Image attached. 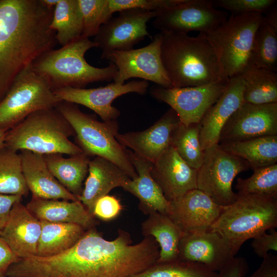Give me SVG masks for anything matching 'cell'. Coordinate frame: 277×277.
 I'll return each instance as SVG.
<instances>
[{
    "label": "cell",
    "mask_w": 277,
    "mask_h": 277,
    "mask_svg": "<svg viewBox=\"0 0 277 277\" xmlns=\"http://www.w3.org/2000/svg\"><path fill=\"white\" fill-rule=\"evenodd\" d=\"M159 253L152 237L132 244L124 230L107 240L93 228L68 250L44 258L43 271L45 277H130L155 264Z\"/></svg>",
    "instance_id": "obj_1"
},
{
    "label": "cell",
    "mask_w": 277,
    "mask_h": 277,
    "mask_svg": "<svg viewBox=\"0 0 277 277\" xmlns=\"http://www.w3.org/2000/svg\"><path fill=\"white\" fill-rule=\"evenodd\" d=\"M39 0H0V101L16 76L57 43Z\"/></svg>",
    "instance_id": "obj_2"
},
{
    "label": "cell",
    "mask_w": 277,
    "mask_h": 277,
    "mask_svg": "<svg viewBox=\"0 0 277 277\" xmlns=\"http://www.w3.org/2000/svg\"><path fill=\"white\" fill-rule=\"evenodd\" d=\"M161 33L162 60L172 87L229 81L205 34L199 33L192 37L185 33Z\"/></svg>",
    "instance_id": "obj_3"
},
{
    "label": "cell",
    "mask_w": 277,
    "mask_h": 277,
    "mask_svg": "<svg viewBox=\"0 0 277 277\" xmlns=\"http://www.w3.org/2000/svg\"><path fill=\"white\" fill-rule=\"evenodd\" d=\"M97 45L88 38L81 37L58 49L42 54L31 64L45 77L53 90L67 87L83 88L89 83L110 81L117 72L112 63L103 68L90 65L85 55Z\"/></svg>",
    "instance_id": "obj_4"
},
{
    "label": "cell",
    "mask_w": 277,
    "mask_h": 277,
    "mask_svg": "<svg viewBox=\"0 0 277 277\" xmlns=\"http://www.w3.org/2000/svg\"><path fill=\"white\" fill-rule=\"evenodd\" d=\"M74 131L55 108L31 113L6 132L5 145L16 151L28 150L42 155L83 153L69 137Z\"/></svg>",
    "instance_id": "obj_5"
},
{
    "label": "cell",
    "mask_w": 277,
    "mask_h": 277,
    "mask_svg": "<svg viewBox=\"0 0 277 277\" xmlns=\"http://www.w3.org/2000/svg\"><path fill=\"white\" fill-rule=\"evenodd\" d=\"M238 195L210 229L227 241L235 255L245 242L277 227V197Z\"/></svg>",
    "instance_id": "obj_6"
},
{
    "label": "cell",
    "mask_w": 277,
    "mask_h": 277,
    "mask_svg": "<svg viewBox=\"0 0 277 277\" xmlns=\"http://www.w3.org/2000/svg\"><path fill=\"white\" fill-rule=\"evenodd\" d=\"M72 127L76 145L88 156L107 159L121 168L132 180L137 177L128 149L116 138L117 121L100 122L82 111L77 105L61 101L55 107Z\"/></svg>",
    "instance_id": "obj_7"
},
{
    "label": "cell",
    "mask_w": 277,
    "mask_h": 277,
    "mask_svg": "<svg viewBox=\"0 0 277 277\" xmlns=\"http://www.w3.org/2000/svg\"><path fill=\"white\" fill-rule=\"evenodd\" d=\"M263 19L261 12L232 14L220 27L205 34L228 79L241 74L249 66L254 36Z\"/></svg>",
    "instance_id": "obj_8"
},
{
    "label": "cell",
    "mask_w": 277,
    "mask_h": 277,
    "mask_svg": "<svg viewBox=\"0 0 277 277\" xmlns=\"http://www.w3.org/2000/svg\"><path fill=\"white\" fill-rule=\"evenodd\" d=\"M60 102L48 80L30 65L0 101V130L7 131L31 113L55 108Z\"/></svg>",
    "instance_id": "obj_9"
},
{
    "label": "cell",
    "mask_w": 277,
    "mask_h": 277,
    "mask_svg": "<svg viewBox=\"0 0 277 277\" xmlns=\"http://www.w3.org/2000/svg\"><path fill=\"white\" fill-rule=\"evenodd\" d=\"M245 160L223 150L219 144L204 150L202 164L197 170V188L219 205L234 203L238 194L232 188L236 176L249 169Z\"/></svg>",
    "instance_id": "obj_10"
},
{
    "label": "cell",
    "mask_w": 277,
    "mask_h": 277,
    "mask_svg": "<svg viewBox=\"0 0 277 277\" xmlns=\"http://www.w3.org/2000/svg\"><path fill=\"white\" fill-rule=\"evenodd\" d=\"M162 33L160 32L155 34L152 41L146 46L112 51L102 57V59L109 61L117 68L114 82L123 84L130 78H140L163 87H172L162 60Z\"/></svg>",
    "instance_id": "obj_11"
},
{
    "label": "cell",
    "mask_w": 277,
    "mask_h": 277,
    "mask_svg": "<svg viewBox=\"0 0 277 277\" xmlns=\"http://www.w3.org/2000/svg\"><path fill=\"white\" fill-rule=\"evenodd\" d=\"M227 18L228 13L214 8L211 0H185L159 11L152 25L163 33L188 34L197 31L206 34L220 27Z\"/></svg>",
    "instance_id": "obj_12"
},
{
    "label": "cell",
    "mask_w": 277,
    "mask_h": 277,
    "mask_svg": "<svg viewBox=\"0 0 277 277\" xmlns=\"http://www.w3.org/2000/svg\"><path fill=\"white\" fill-rule=\"evenodd\" d=\"M227 82L182 88L152 86L150 95L169 105L177 114L181 123L188 126L200 123L204 115L225 90Z\"/></svg>",
    "instance_id": "obj_13"
},
{
    "label": "cell",
    "mask_w": 277,
    "mask_h": 277,
    "mask_svg": "<svg viewBox=\"0 0 277 277\" xmlns=\"http://www.w3.org/2000/svg\"><path fill=\"white\" fill-rule=\"evenodd\" d=\"M158 11L124 10L102 25L93 41L102 51L101 58L110 52L131 50L146 36L151 37L147 24Z\"/></svg>",
    "instance_id": "obj_14"
},
{
    "label": "cell",
    "mask_w": 277,
    "mask_h": 277,
    "mask_svg": "<svg viewBox=\"0 0 277 277\" xmlns=\"http://www.w3.org/2000/svg\"><path fill=\"white\" fill-rule=\"evenodd\" d=\"M149 87L147 81H131L120 84L114 82L104 87L78 88L70 87L53 90L61 101L85 106L96 113L105 122L116 121L120 111L112 106L116 98L130 93L145 94Z\"/></svg>",
    "instance_id": "obj_15"
},
{
    "label": "cell",
    "mask_w": 277,
    "mask_h": 277,
    "mask_svg": "<svg viewBox=\"0 0 277 277\" xmlns=\"http://www.w3.org/2000/svg\"><path fill=\"white\" fill-rule=\"evenodd\" d=\"M277 135V103H243L223 126L219 143Z\"/></svg>",
    "instance_id": "obj_16"
},
{
    "label": "cell",
    "mask_w": 277,
    "mask_h": 277,
    "mask_svg": "<svg viewBox=\"0 0 277 277\" xmlns=\"http://www.w3.org/2000/svg\"><path fill=\"white\" fill-rule=\"evenodd\" d=\"M168 214L184 233L208 231L225 206L216 204L198 189L170 202Z\"/></svg>",
    "instance_id": "obj_17"
},
{
    "label": "cell",
    "mask_w": 277,
    "mask_h": 277,
    "mask_svg": "<svg viewBox=\"0 0 277 277\" xmlns=\"http://www.w3.org/2000/svg\"><path fill=\"white\" fill-rule=\"evenodd\" d=\"M180 123L177 114L170 108L149 128L118 132L115 136L124 147L153 164L171 146L173 134Z\"/></svg>",
    "instance_id": "obj_18"
},
{
    "label": "cell",
    "mask_w": 277,
    "mask_h": 277,
    "mask_svg": "<svg viewBox=\"0 0 277 277\" xmlns=\"http://www.w3.org/2000/svg\"><path fill=\"white\" fill-rule=\"evenodd\" d=\"M234 256L227 241L210 230L184 233L179 244L178 260L202 264L216 272L221 270Z\"/></svg>",
    "instance_id": "obj_19"
},
{
    "label": "cell",
    "mask_w": 277,
    "mask_h": 277,
    "mask_svg": "<svg viewBox=\"0 0 277 277\" xmlns=\"http://www.w3.org/2000/svg\"><path fill=\"white\" fill-rule=\"evenodd\" d=\"M151 175L169 201L197 188V170L184 161L170 146L152 165Z\"/></svg>",
    "instance_id": "obj_20"
},
{
    "label": "cell",
    "mask_w": 277,
    "mask_h": 277,
    "mask_svg": "<svg viewBox=\"0 0 277 277\" xmlns=\"http://www.w3.org/2000/svg\"><path fill=\"white\" fill-rule=\"evenodd\" d=\"M244 81L240 75L230 78L227 87L200 122V140L203 150L219 144L221 131L243 103Z\"/></svg>",
    "instance_id": "obj_21"
},
{
    "label": "cell",
    "mask_w": 277,
    "mask_h": 277,
    "mask_svg": "<svg viewBox=\"0 0 277 277\" xmlns=\"http://www.w3.org/2000/svg\"><path fill=\"white\" fill-rule=\"evenodd\" d=\"M41 233V221L19 201L12 207L0 235L14 254L23 259L37 255Z\"/></svg>",
    "instance_id": "obj_22"
},
{
    "label": "cell",
    "mask_w": 277,
    "mask_h": 277,
    "mask_svg": "<svg viewBox=\"0 0 277 277\" xmlns=\"http://www.w3.org/2000/svg\"><path fill=\"white\" fill-rule=\"evenodd\" d=\"M131 180L116 165L103 157L90 160L83 191L78 200L92 215L96 201L116 187L123 188Z\"/></svg>",
    "instance_id": "obj_23"
},
{
    "label": "cell",
    "mask_w": 277,
    "mask_h": 277,
    "mask_svg": "<svg viewBox=\"0 0 277 277\" xmlns=\"http://www.w3.org/2000/svg\"><path fill=\"white\" fill-rule=\"evenodd\" d=\"M24 177L32 196L50 200H78L52 175L43 155L28 150L19 151Z\"/></svg>",
    "instance_id": "obj_24"
},
{
    "label": "cell",
    "mask_w": 277,
    "mask_h": 277,
    "mask_svg": "<svg viewBox=\"0 0 277 277\" xmlns=\"http://www.w3.org/2000/svg\"><path fill=\"white\" fill-rule=\"evenodd\" d=\"M128 152L137 176L131 179L123 188L138 200V208L144 214L158 212L168 215L170 202L151 175L152 163L129 149Z\"/></svg>",
    "instance_id": "obj_25"
},
{
    "label": "cell",
    "mask_w": 277,
    "mask_h": 277,
    "mask_svg": "<svg viewBox=\"0 0 277 277\" xmlns=\"http://www.w3.org/2000/svg\"><path fill=\"white\" fill-rule=\"evenodd\" d=\"M39 221L52 223H73L86 230L95 228V217L79 201L44 199L32 196L26 205Z\"/></svg>",
    "instance_id": "obj_26"
},
{
    "label": "cell",
    "mask_w": 277,
    "mask_h": 277,
    "mask_svg": "<svg viewBox=\"0 0 277 277\" xmlns=\"http://www.w3.org/2000/svg\"><path fill=\"white\" fill-rule=\"evenodd\" d=\"M141 224L144 237H152L160 248L156 263H162L178 260L179 247L184 233L168 215L158 212L148 215Z\"/></svg>",
    "instance_id": "obj_27"
},
{
    "label": "cell",
    "mask_w": 277,
    "mask_h": 277,
    "mask_svg": "<svg viewBox=\"0 0 277 277\" xmlns=\"http://www.w3.org/2000/svg\"><path fill=\"white\" fill-rule=\"evenodd\" d=\"M63 155L52 153L43 155L54 177L78 199L83 191L90 159L84 153L70 155L69 157Z\"/></svg>",
    "instance_id": "obj_28"
},
{
    "label": "cell",
    "mask_w": 277,
    "mask_h": 277,
    "mask_svg": "<svg viewBox=\"0 0 277 277\" xmlns=\"http://www.w3.org/2000/svg\"><path fill=\"white\" fill-rule=\"evenodd\" d=\"M219 145L224 151L245 160L253 170L277 163V135L221 142Z\"/></svg>",
    "instance_id": "obj_29"
},
{
    "label": "cell",
    "mask_w": 277,
    "mask_h": 277,
    "mask_svg": "<svg viewBox=\"0 0 277 277\" xmlns=\"http://www.w3.org/2000/svg\"><path fill=\"white\" fill-rule=\"evenodd\" d=\"M40 221L41 233L36 255L39 257L52 256L65 252L73 247L86 231L73 223Z\"/></svg>",
    "instance_id": "obj_30"
},
{
    "label": "cell",
    "mask_w": 277,
    "mask_h": 277,
    "mask_svg": "<svg viewBox=\"0 0 277 277\" xmlns=\"http://www.w3.org/2000/svg\"><path fill=\"white\" fill-rule=\"evenodd\" d=\"M240 75L244 81L243 103H277L276 72L249 65Z\"/></svg>",
    "instance_id": "obj_31"
},
{
    "label": "cell",
    "mask_w": 277,
    "mask_h": 277,
    "mask_svg": "<svg viewBox=\"0 0 277 277\" xmlns=\"http://www.w3.org/2000/svg\"><path fill=\"white\" fill-rule=\"evenodd\" d=\"M49 27L62 46L81 37L83 23L78 0H60L53 10Z\"/></svg>",
    "instance_id": "obj_32"
},
{
    "label": "cell",
    "mask_w": 277,
    "mask_h": 277,
    "mask_svg": "<svg viewBox=\"0 0 277 277\" xmlns=\"http://www.w3.org/2000/svg\"><path fill=\"white\" fill-rule=\"evenodd\" d=\"M29 191L19 153L4 145L0 148V194L23 197Z\"/></svg>",
    "instance_id": "obj_33"
},
{
    "label": "cell",
    "mask_w": 277,
    "mask_h": 277,
    "mask_svg": "<svg viewBox=\"0 0 277 277\" xmlns=\"http://www.w3.org/2000/svg\"><path fill=\"white\" fill-rule=\"evenodd\" d=\"M200 132V123L188 126L180 123L173 134L171 143L180 157L196 170L202 164L204 157Z\"/></svg>",
    "instance_id": "obj_34"
},
{
    "label": "cell",
    "mask_w": 277,
    "mask_h": 277,
    "mask_svg": "<svg viewBox=\"0 0 277 277\" xmlns=\"http://www.w3.org/2000/svg\"><path fill=\"white\" fill-rule=\"evenodd\" d=\"M249 65L277 72V31L263 19L254 36Z\"/></svg>",
    "instance_id": "obj_35"
},
{
    "label": "cell",
    "mask_w": 277,
    "mask_h": 277,
    "mask_svg": "<svg viewBox=\"0 0 277 277\" xmlns=\"http://www.w3.org/2000/svg\"><path fill=\"white\" fill-rule=\"evenodd\" d=\"M237 194L277 197V163L256 168L249 177H239L235 186Z\"/></svg>",
    "instance_id": "obj_36"
},
{
    "label": "cell",
    "mask_w": 277,
    "mask_h": 277,
    "mask_svg": "<svg viewBox=\"0 0 277 277\" xmlns=\"http://www.w3.org/2000/svg\"><path fill=\"white\" fill-rule=\"evenodd\" d=\"M217 274L202 264L177 260L156 263L130 277H216Z\"/></svg>",
    "instance_id": "obj_37"
},
{
    "label": "cell",
    "mask_w": 277,
    "mask_h": 277,
    "mask_svg": "<svg viewBox=\"0 0 277 277\" xmlns=\"http://www.w3.org/2000/svg\"><path fill=\"white\" fill-rule=\"evenodd\" d=\"M81 11L83 30L81 37L95 36L101 26L111 17L107 13L108 0H78Z\"/></svg>",
    "instance_id": "obj_38"
},
{
    "label": "cell",
    "mask_w": 277,
    "mask_h": 277,
    "mask_svg": "<svg viewBox=\"0 0 277 277\" xmlns=\"http://www.w3.org/2000/svg\"><path fill=\"white\" fill-rule=\"evenodd\" d=\"M185 0H108L107 12L109 16L115 12L138 9L158 11L182 3Z\"/></svg>",
    "instance_id": "obj_39"
},
{
    "label": "cell",
    "mask_w": 277,
    "mask_h": 277,
    "mask_svg": "<svg viewBox=\"0 0 277 277\" xmlns=\"http://www.w3.org/2000/svg\"><path fill=\"white\" fill-rule=\"evenodd\" d=\"M213 6L230 11L232 14L266 12L276 3L275 0H211Z\"/></svg>",
    "instance_id": "obj_40"
},
{
    "label": "cell",
    "mask_w": 277,
    "mask_h": 277,
    "mask_svg": "<svg viewBox=\"0 0 277 277\" xmlns=\"http://www.w3.org/2000/svg\"><path fill=\"white\" fill-rule=\"evenodd\" d=\"M123 209L119 200L114 196L106 195L95 202L92 215L104 221H110L118 216Z\"/></svg>",
    "instance_id": "obj_41"
},
{
    "label": "cell",
    "mask_w": 277,
    "mask_h": 277,
    "mask_svg": "<svg viewBox=\"0 0 277 277\" xmlns=\"http://www.w3.org/2000/svg\"><path fill=\"white\" fill-rule=\"evenodd\" d=\"M253 252L263 259L270 251H277V231L275 229L264 232L252 239L251 243Z\"/></svg>",
    "instance_id": "obj_42"
},
{
    "label": "cell",
    "mask_w": 277,
    "mask_h": 277,
    "mask_svg": "<svg viewBox=\"0 0 277 277\" xmlns=\"http://www.w3.org/2000/svg\"><path fill=\"white\" fill-rule=\"evenodd\" d=\"M249 266L246 259L234 256L221 270L216 277H246Z\"/></svg>",
    "instance_id": "obj_43"
},
{
    "label": "cell",
    "mask_w": 277,
    "mask_h": 277,
    "mask_svg": "<svg viewBox=\"0 0 277 277\" xmlns=\"http://www.w3.org/2000/svg\"><path fill=\"white\" fill-rule=\"evenodd\" d=\"M247 277H277V255L269 253L259 267Z\"/></svg>",
    "instance_id": "obj_44"
},
{
    "label": "cell",
    "mask_w": 277,
    "mask_h": 277,
    "mask_svg": "<svg viewBox=\"0 0 277 277\" xmlns=\"http://www.w3.org/2000/svg\"><path fill=\"white\" fill-rule=\"evenodd\" d=\"M22 197L20 195L0 194V233L6 224L12 207L16 202L21 201Z\"/></svg>",
    "instance_id": "obj_45"
},
{
    "label": "cell",
    "mask_w": 277,
    "mask_h": 277,
    "mask_svg": "<svg viewBox=\"0 0 277 277\" xmlns=\"http://www.w3.org/2000/svg\"><path fill=\"white\" fill-rule=\"evenodd\" d=\"M19 260L0 235V269L6 273L9 267Z\"/></svg>",
    "instance_id": "obj_46"
},
{
    "label": "cell",
    "mask_w": 277,
    "mask_h": 277,
    "mask_svg": "<svg viewBox=\"0 0 277 277\" xmlns=\"http://www.w3.org/2000/svg\"><path fill=\"white\" fill-rule=\"evenodd\" d=\"M265 13L266 15H263V21L275 31H277L276 5H274Z\"/></svg>",
    "instance_id": "obj_47"
},
{
    "label": "cell",
    "mask_w": 277,
    "mask_h": 277,
    "mask_svg": "<svg viewBox=\"0 0 277 277\" xmlns=\"http://www.w3.org/2000/svg\"><path fill=\"white\" fill-rule=\"evenodd\" d=\"M42 4L50 10L54 9L60 0H39Z\"/></svg>",
    "instance_id": "obj_48"
},
{
    "label": "cell",
    "mask_w": 277,
    "mask_h": 277,
    "mask_svg": "<svg viewBox=\"0 0 277 277\" xmlns=\"http://www.w3.org/2000/svg\"><path fill=\"white\" fill-rule=\"evenodd\" d=\"M7 131L0 130V148L5 145V138Z\"/></svg>",
    "instance_id": "obj_49"
},
{
    "label": "cell",
    "mask_w": 277,
    "mask_h": 277,
    "mask_svg": "<svg viewBox=\"0 0 277 277\" xmlns=\"http://www.w3.org/2000/svg\"><path fill=\"white\" fill-rule=\"evenodd\" d=\"M0 277H7L6 275V273L1 269H0Z\"/></svg>",
    "instance_id": "obj_50"
}]
</instances>
